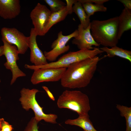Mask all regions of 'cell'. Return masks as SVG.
<instances>
[{
    "mask_svg": "<svg viewBox=\"0 0 131 131\" xmlns=\"http://www.w3.org/2000/svg\"><path fill=\"white\" fill-rule=\"evenodd\" d=\"M84 2H88L92 3H94L95 4L103 5L105 2L109 1L108 0H82Z\"/></svg>",
    "mask_w": 131,
    "mask_h": 131,
    "instance_id": "obj_25",
    "label": "cell"
},
{
    "mask_svg": "<svg viewBox=\"0 0 131 131\" xmlns=\"http://www.w3.org/2000/svg\"><path fill=\"white\" fill-rule=\"evenodd\" d=\"M57 104L59 108L70 109L79 116L89 115L90 109L88 96L79 90H65L59 97Z\"/></svg>",
    "mask_w": 131,
    "mask_h": 131,
    "instance_id": "obj_3",
    "label": "cell"
},
{
    "mask_svg": "<svg viewBox=\"0 0 131 131\" xmlns=\"http://www.w3.org/2000/svg\"><path fill=\"white\" fill-rule=\"evenodd\" d=\"M42 87L46 91L49 98L53 101H55V99L54 96L48 88L47 87L44 86H42Z\"/></svg>",
    "mask_w": 131,
    "mask_h": 131,
    "instance_id": "obj_26",
    "label": "cell"
},
{
    "mask_svg": "<svg viewBox=\"0 0 131 131\" xmlns=\"http://www.w3.org/2000/svg\"><path fill=\"white\" fill-rule=\"evenodd\" d=\"M2 41L3 43V55L6 59L4 65L12 73V77L10 82L11 85L18 78L25 76L26 74L20 69L17 65L16 61L19 58L17 47L14 45L9 44L5 40Z\"/></svg>",
    "mask_w": 131,
    "mask_h": 131,
    "instance_id": "obj_6",
    "label": "cell"
},
{
    "mask_svg": "<svg viewBox=\"0 0 131 131\" xmlns=\"http://www.w3.org/2000/svg\"><path fill=\"white\" fill-rule=\"evenodd\" d=\"M72 10L78 17L80 21L81 25L84 29H86L90 24V18L88 17L82 3L79 0H77L74 4Z\"/></svg>",
    "mask_w": 131,
    "mask_h": 131,
    "instance_id": "obj_18",
    "label": "cell"
},
{
    "mask_svg": "<svg viewBox=\"0 0 131 131\" xmlns=\"http://www.w3.org/2000/svg\"><path fill=\"white\" fill-rule=\"evenodd\" d=\"M37 36L33 28H31L28 40L29 48L30 50V60L34 65L38 66L46 64L48 63L43 53L38 45Z\"/></svg>",
    "mask_w": 131,
    "mask_h": 131,
    "instance_id": "obj_12",
    "label": "cell"
},
{
    "mask_svg": "<svg viewBox=\"0 0 131 131\" xmlns=\"http://www.w3.org/2000/svg\"><path fill=\"white\" fill-rule=\"evenodd\" d=\"M51 14L50 10L46 6L39 3L31 12L30 16L37 36L45 35V28Z\"/></svg>",
    "mask_w": 131,
    "mask_h": 131,
    "instance_id": "obj_9",
    "label": "cell"
},
{
    "mask_svg": "<svg viewBox=\"0 0 131 131\" xmlns=\"http://www.w3.org/2000/svg\"><path fill=\"white\" fill-rule=\"evenodd\" d=\"M1 99V97H0V100Z\"/></svg>",
    "mask_w": 131,
    "mask_h": 131,
    "instance_id": "obj_28",
    "label": "cell"
},
{
    "mask_svg": "<svg viewBox=\"0 0 131 131\" xmlns=\"http://www.w3.org/2000/svg\"><path fill=\"white\" fill-rule=\"evenodd\" d=\"M79 0L82 3L85 11L89 18L95 12H105L107 10V8L103 5L94 4L90 2L84 1L82 0Z\"/></svg>",
    "mask_w": 131,
    "mask_h": 131,
    "instance_id": "obj_19",
    "label": "cell"
},
{
    "mask_svg": "<svg viewBox=\"0 0 131 131\" xmlns=\"http://www.w3.org/2000/svg\"><path fill=\"white\" fill-rule=\"evenodd\" d=\"M21 11L19 0H0V16L5 19H11L18 16Z\"/></svg>",
    "mask_w": 131,
    "mask_h": 131,
    "instance_id": "obj_13",
    "label": "cell"
},
{
    "mask_svg": "<svg viewBox=\"0 0 131 131\" xmlns=\"http://www.w3.org/2000/svg\"><path fill=\"white\" fill-rule=\"evenodd\" d=\"M65 123L66 124L79 126L82 128L84 131H98L90 119L89 115L79 116L77 118L73 119H68Z\"/></svg>",
    "mask_w": 131,
    "mask_h": 131,
    "instance_id": "obj_16",
    "label": "cell"
},
{
    "mask_svg": "<svg viewBox=\"0 0 131 131\" xmlns=\"http://www.w3.org/2000/svg\"><path fill=\"white\" fill-rule=\"evenodd\" d=\"M67 68H49L34 70L31 81L34 85L44 82H54L61 79Z\"/></svg>",
    "mask_w": 131,
    "mask_h": 131,
    "instance_id": "obj_10",
    "label": "cell"
},
{
    "mask_svg": "<svg viewBox=\"0 0 131 131\" xmlns=\"http://www.w3.org/2000/svg\"><path fill=\"white\" fill-rule=\"evenodd\" d=\"M72 12V11L66 5L60 10L51 13L45 28V34L54 25L64 20L68 14H71Z\"/></svg>",
    "mask_w": 131,
    "mask_h": 131,
    "instance_id": "obj_15",
    "label": "cell"
},
{
    "mask_svg": "<svg viewBox=\"0 0 131 131\" xmlns=\"http://www.w3.org/2000/svg\"><path fill=\"white\" fill-rule=\"evenodd\" d=\"M38 122L34 117L31 118L23 131H39L38 125Z\"/></svg>",
    "mask_w": 131,
    "mask_h": 131,
    "instance_id": "obj_22",
    "label": "cell"
},
{
    "mask_svg": "<svg viewBox=\"0 0 131 131\" xmlns=\"http://www.w3.org/2000/svg\"><path fill=\"white\" fill-rule=\"evenodd\" d=\"M116 108L120 111L121 115L125 118L126 123V131H131V107L117 104Z\"/></svg>",
    "mask_w": 131,
    "mask_h": 131,
    "instance_id": "obj_20",
    "label": "cell"
},
{
    "mask_svg": "<svg viewBox=\"0 0 131 131\" xmlns=\"http://www.w3.org/2000/svg\"><path fill=\"white\" fill-rule=\"evenodd\" d=\"M78 35L77 30L67 35H63L61 31L59 32L57 38L52 43L51 48L52 49L49 51H45L43 52L47 60L51 62H54L59 55L68 51L70 46L68 45H66V44L72 38H76Z\"/></svg>",
    "mask_w": 131,
    "mask_h": 131,
    "instance_id": "obj_8",
    "label": "cell"
},
{
    "mask_svg": "<svg viewBox=\"0 0 131 131\" xmlns=\"http://www.w3.org/2000/svg\"><path fill=\"white\" fill-rule=\"evenodd\" d=\"M118 16L107 20H93L90 22L91 35L97 43L105 47L117 46L118 37Z\"/></svg>",
    "mask_w": 131,
    "mask_h": 131,
    "instance_id": "obj_2",
    "label": "cell"
},
{
    "mask_svg": "<svg viewBox=\"0 0 131 131\" xmlns=\"http://www.w3.org/2000/svg\"><path fill=\"white\" fill-rule=\"evenodd\" d=\"M100 60L99 57L96 56L70 65L60 80L61 85L70 89L86 87L93 77Z\"/></svg>",
    "mask_w": 131,
    "mask_h": 131,
    "instance_id": "obj_1",
    "label": "cell"
},
{
    "mask_svg": "<svg viewBox=\"0 0 131 131\" xmlns=\"http://www.w3.org/2000/svg\"><path fill=\"white\" fill-rule=\"evenodd\" d=\"M2 40L17 47L19 54H25L28 46L29 37L25 36L15 28L4 27L1 30Z\"/></svg>",
    "mask_w": 131,
    "mask_h": 131,
    "instance_id": "obj_7",
    "label": "cell"
},
{
    "mask_svg": "<svg viewBox=\"0 0 131 131\" xmlns=\"http://www.w3.org/2000/svg\"><path fill=\"white\" fill-rule=\"evenodd\" d=\"M13 129L12 125L3 118H0V131H12Z\"/></svg>",
    "mask_w": 131,
    "mask_h": 131,
    "instance_id": "obj_23",
    "label": "cell"
},
{
    "mask_svg": "<svg viewBox=\"0 0 131 131\" xmlns=\"http://www.w3.org/2000/svg\"><path fill=\"white\" fill-rule=\"evenodd\" d=\"M103 52L106 53V56L109 57L117 56L126 59L131 62V51L116 46L109 48L103 47L99 48Z\"/></svg>",
    "mask_w": 131,
    "mask_h": 131,
    "instance_id": "obj_17",
    "label": "cell"
},
{
    "mask_svg": "<svg viewBox=\"0 0 131 131\" xmlns=\"http://www.w3.org/2000/svg\"><path fill=\"white\" fill-rule=\"evenodd\" d=\"M0 82H1V80H0Z\"/></svg>",
    "mask_w": 131,
    "mask_h": 131,
    "instance_id": "obj_29",
    "label": "cell"
},
{
    "mask_svg": "<svg viewBox=\"0 0 131 131\" xmlns=\"http://www.w3.org/2000/svg\"><path fill=\"white\" fill-rule=\"evenodd\" d=\"M77 30L79 35L72 41L73 44L76 45L80 50L93 49L92 46L99 47L100 45L97 43L93 38L90 31V23L86 29H84L80 24L78 26Z\"/></svg>",
    "mask_w": 131,
    "mask_h": 131,
    "instance_id": "obj_11",
    "label": "cell"
},
{
    "mask_svg": "<svg viewBox=\"0 0 131 131\" xmlns=\"http://www.w3.org/2000/svg\"><path fill=\"white\" fill-rule=\"evenodd\" d=\"M49 6L51 13L58 12L65 7L66 4L60 0H45Z\"/></svg>",
    "mask_w": 131,
    "mask_h": 131,
    "instance_id": "obj_21",
    "label": "cell"
},
{
    "mask_svg": "<svg viewBox=\"0 0 131 131\" xmlns=\"http://www.w3.org/2000/svg\"><path fill=\"white\" fill-rule=\"evenodd\" d=\"M123 4L124 8L131 10V0H118Z\"/></svg>",
    "mask_w": 131,
    "mask_h": 131,
    "instance_id": "obj_24",
    "label": "cell"
},
{
    "mask_svg": "<svg viewBox=\"0 0 131 131\" xmlns=\"http://www.w3.org/2000/svg\"><path fill=\"white\" fill-rule=\"evenodd\" d=\"M4 48L3 46H0V56L3 55Z\"/></svg>",
    "mask_w": 131,
    "mask_h": 131,
    "instance_id": "obj_27",
    "label": "cell"
},
{
    "mask_svg": "<svg viewBox=\"0 0 131 131\" xmlns=\"http://www.w3.org/2000/svg\"><path fill=\"white\" fill-rule=\"evenodd\" d=\"M39 91L36 89L23 88L20 91L21 97L19 99L22 107L26 111L32 109L34 113V117L38 122L43 120L46 122L57 123V116L55 114H45L43 111V108L37 102L36 95Z\"/></svg>",
    "mask_w": 131,
    "mask_h": 131,
    "instance_id": "obj_5",
    "label": "cell"
},
{
    "mask_svg": "<svg viewBox=\"0 0 131 131\" xmlns=\"http://www.w3.org/2000/svg\"><path fill=\"white\" fill-rule=\"evenodd\" d=\"M103 52L102 50L98 48H94L91 50L84 49L76 51H70L63 55L56 61L38 66L25 64V67L34 70L39 69L49 68H67L74 63L94 57Z\"/></svg>",
    "mask_w": 131,
    "mask_h": 131,
    "instance_id": "obj_4",
    "label": "cell"
},
{
    "mask_svg": "<svg viewBox=\"0 0 131 131\" xmlns=\"http://www.w3.org/2000/svg\"><path fill=\"white\" fill-rule=\"evenodd\" d=\"M131 29V10L124 8L118 16V37L120 39L123 33Z\"/></svg>",
    "mask_w": 131,
    "mask_h": 131,
    "instance_id": "obj_14",
    "label": "cell"
}]
</instances>
